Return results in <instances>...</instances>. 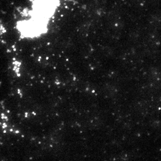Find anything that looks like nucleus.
<instances>
[{
	"label": "nucleus",
	"instance_id": "nucleus-1",
	"mask_svg": "<svg viewBox=\"0 0 161 161\" xmlns=\"http://www.w3.org/2000/svg\"><path fill=\"white\" fill-rule=\"evenodd\" d=\"M63 1L30 0L29 7L22 11L15 23L20 38L32 40L46 35Z\"/></svg>",
	"mask_w": 161,
	"mask_h": 161
}]
</instances>
